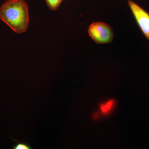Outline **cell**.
<instances>
[{
	"mask_svg": "<svg viewBox=\"0 0 149 149\" xmlns=\"http://www.w3.org/2000/svg\"><path fill=\"white\" fill-rule=\"evenodd\" d=\"M128 4L139 28L149 41V13L133 1L129 0Z\"/></svg>",
	"mask_w": 149,
	"mask_h": 149,
	"instance_id": "3",
	"label": "cell"
},
{
	"mask_svg": "<svg viewBox=\"0 0 149 149\" xmlns=\"http://www.w3.org/2000/svg\"><path fill=\"white\" fill-rule=\"evenodd\" d=\"M116 106V102L113 99H110L103 102L99 107L101 115L107 116L110 114Z\"/></svg>",
	"mask_w": 149,
	"mask_h": 149,
	"instance_id": "4",
	"label": "cell"
},
{
	"mask_svg": "<svg viewBox=\"0 0 149 149\" xmlns=\"http://www.w3.org/2000/svg\"><path fill=\"white\" fill-rule=\"evenodd\" d=\"M11 139H12L13 141H15L17 143V144L15 145L14 146H13L12 149H31V146L29 145L27 143H25V142H19L17 140H15V139H12L10 138Z\"/></svg>",
	"mask_w": 149,
	"mask_h": 149,
	"instance_id": "6",
	"label": "cell"
},
{
	"mask_svg": "<svg viewBox=\"0 0 149 149\" xmlns=\"http://www.w3.org/2000/svg\"><path fill=\"white\" fill-rule=\"evenodd\" d=\"M90 37L98 44L111 42L114 37L112 28L104 22H95L89 26L88 30Z\"/></svg>",
	"mask_w": 149,
	"mask_h": 149,
	"instance_id": "2",
	"label": "cell"
},
{
	"mask_svg": "<svg viewBox=\"0 0 149 149\" xmlns=\"http://www.w3.org/2000/svg\"><path fill=\"white\" fill-rule=\"evenodd\" d=\"M0 19L14 32H26L29 24L28 6L24 0H8L0 8Z\"/></svg>",
	"mask_w": 149,
	"mask_h": 149,
	"instance_id": "1",
	"label": "cell"
},
{
	"mask_svg": "<svg viewBox=\"0 0 149 149\" xmlns=\"http://www.w3.org/2000/svg\"><path fill=\"white\" fill-rule=\"evenodd\" d=\"M48 7L50 10H55L58 9L59 6L63 0H45Z\"/></svg>",
	"mask_w": 149,
	"mask_h": 149,
	"instance_id": "5",
	"label": "cell"
},
{
	"mask_svg": "<svg viewBox=\"0 0 149 149\" xmlns=\"http://www.w3.org/2000/svg\"><path fill=\"white\" fill-rule=\"evenodd\" d=\"M100 115L101 114L100 112H96L94 113H93V118L94 119H97L100 117Z\"/></svg>",
	"mask_w": 149,
	"mask_h": 149,
	"instance_id": "7",
	"label": "cell"
}]
</instances>
